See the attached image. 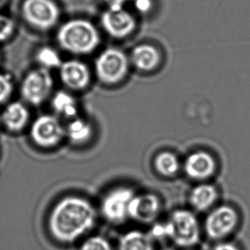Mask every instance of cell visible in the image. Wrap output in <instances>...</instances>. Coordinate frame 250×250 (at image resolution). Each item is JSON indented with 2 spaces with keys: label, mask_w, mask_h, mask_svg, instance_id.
I'll return each mask as SVG.
<instances>
[{
  "label": "cell",
  "mask_w": 250,
  "mask_h": 250,
  "mask_svg": "<svg viewBox=\"0 0 250 250\" xmlns=\"http://www.w3.org/2000/svg\"><path fill=\"white\" fill-rule=\"evenodd\" d=\"M29 120V112L20 102H14L3 110L1 121L10 132H20L26 127Z\"/></svg>",
  "instance_id": "15"
},
{
  "label": "cell",
  "mask_w": 250,
  "mask_h": 250,
  "mask_svg": "<svg viewBox=\"0 0 250 250\" xmlns=\"http://www.w3.org/2000/svg\"><path fill=\"white\" fill-rule=\"evenodd\" d=\"M213 250H239L237 245L229 242H220L215 245Z\"/></svg>",
  "instance_id": "26"
},
{
  "label": "cell",
  "mask_w": 250,
  "mask_h": 250,
  "mask_svg": "<svg viewBox=\"0 0 250 250\" xmlns=\"http://www.w3.org/2000/svg\"><path fill=\"white\" fill-rule=\"evenodd\" d=\"M135 194L128 187L113 189L104 197L101 213L105 220L112 224H122L129 218V208Z\"/></svg>",
  "instance_id": "7"
},
{
  "label": "cell",
  "mask_w": 250,
  "mask_h": 250,
  "mask_svg": "<svg viewBox=\"0 0 250 250\" xmlns=\"http://www.w3.org/2000/svg\"><path fill=\"white\" fill-rule=\"evenodd\" d=\"M134 6L139 12L147 13L152 7V0H134Z\"/></svg>",
  "instance_id": "25"
},
{
  "label": "cell",
  "mask_w": 250,
  "mask_h": 250,
  "mask_svg": "<svg viewBox=\"0 0 250 250\" xmlns=\"http://www.w3.org/2000/svg\"><path fill=\"white\" fill-rule=\"evenodd\" d=\"M13 91V83L6 75L0 74V104L6 102Z\"/></svg>",
  "instance_id": "23"
},
{
  "label": "cell",
  "mask_w": 250,
  "mask_h": 250,
  "mask_svg": "<svg viewBox=\"0 0 250 250\" xmlns=\"http://www.w3.org/2000/svg\"><path fill=\"white\" fill-rule=\"evenodd\" d=\"M38 62L45 69L60 68L62 64L60 55L53 48L44 46L40 49L36 56Z\"/></svg>",
  "instance_id": "21"
},
{
  "label": "cell",
  "mask_w": 250,
  "mask_h": 250,
  "mask_svg": "<svg viewBox=\"0 0 250 250\" xmlns=\"http://www.w3.org/2000/svg\"><path fill=\"white\" fill-rule=\"evenodd\" d=\"M156 172L164 177L175 175L179 168L178 157L170 151L159 153L154 160Z\"/></svg>",
  "instance_id": "20"
},
{
  "label": "cell",
  "mask_w": 250,
  "mask_h": 250,
  "mask_svg": "<svg viewBox=\"0 0 250 250\" xmlns=\"http://www.w3.org/2000/svg\"><path fill=\"white\" fill-rule=\"evenodd\" d=\"M57 39L63 50L75 55L91 53L100 42L98 30L85 20L67 21L59 28Z\"/></svg>",
  "instance_id": "3"
},
{
  "label": "cell",
  "mask_w": 250,
  "mask_h": 250,
  "mask_svg": "<svg viewBox=\"0 0 250 250\" xmlns=\"http://www.w3.org/2000/svg\"><path fill=\"white\" fill-rule=\"evenodd\" d=\"M157 227L154 229V235L167 237L178 247L188 249L199 243V221L189 210H176L170 215L166 223Z\"/></svg>",
  "instance_id": "2"
},
{
  "label": "cell",
  "mask_w": 250,
  "mask_h": 250,
  "mask_svg": "<svg viewBox=\"0 0 250 250\" xmlns=\"http://www.w3.org/2000/svg\"><path fill=\"white\" fill-rule=\"evenodd\" d=\"M118 250H155L152 240L140 230H130L119 241Z\"/></svg>",
  "instance_id": "17"
},
{
  "label": "cell",
  "mask_w": 250,
  "mask_h": 250,
  "mask_svg": "<svg viewBox=\"0 0 250 250\" xmlns=\"http://www.w3.org/2000/svg\"><path fill=\"white\" fill-rule=\"evenodd\" d=\"M66 136L73 144L82 145L87 142L92 135V126L82 118L72 119L66 127Z\"/></svg>",
  "instance_id": "19"
},
{
  "label": "cell",
  "mask_w": 250,
  "mask_h": 250,
  "mask_svg": "<svg viewBox=\"0 0 250 250\" xmlns=\"http://www.w3.org/2000/svg\"><path fill=\"white\" fill-rule=\"evenodd\" d=\"M8 2V0H0V9Z\"/></svg>",
  "instance_id": "28"
},
{
  "label": "cell",
  "mask_w": 250,
  "mask_h": 250,
  "mask_svg": "<svg viewBox=\"0 0 250 250\" xmlns=\"http://www.w3.org/2000/svg\"><path fill=\"white\" fill-rule=\"evenodd\" d=\"M53 86L54 82L50 71L44 68H37L24 78L21 92L25 101L32 105H40L50 97Z\"/></svg>",
  "instance_id": "5"
},
{
  "label": "cell",
  "mask_w": 250,
  "mask_h": 250,
  "mask_svg": "<svg viewBox=\"0 0 250 250\" xmlns=\"http://www.w3.org/2000/svg\"><path fill=\"white\" fill-rule=\"evenodd\" d=\"M31 139L42 148H52L58 146L66 137V129L55 115L39 116L30 129Z\"/></svg>",
  "instance_id": "8"
},
{
  "label": "cell",
  "mask_w": 250,
  "mask_h": 250,
  "mask_svg": "<svg viewBox=\"0 0 250 250\" xmlns=\"http://www.w3.org/2000/svg\"><path fill=\"white\" fill-rule=\"evenodd\" d=\"M238 223V214L229 205L213 208L205 220L204 229L208 237L213 240L223 239L233 232Z\"/></svg>",
  "instance_id": "9"
},
{
  "label": "cell",
  "mask_w": 250,
  "mask_h": 250,
  "mask_svg": "<svg viewBox=\"0 0 250 250\" xmlns=\"http://www.w3.org/2000/svg\"><path fill=\"white\" fill-rule=\"evenodd\" d=\"M15 30V23L9 17L0 15V41H6Z\"/></svg>",
  "instance_id": "24"
},
{
  "label": "cell",
  "mask_w": 250,
  "mask_h": 250,
  "mask_svg": "<svg viewBox=\"0 0 250 250\" xmlns=\"http://www.w3.org/2000/svg\"><path fill=\"white\" fill-rule=\"evenodd\" d=\"M0 121H1V118H0Z\"/></svg>",
  "instance_id": "29"
},
{
  "label": "cell",
  "mask_w": 250,
  "mask_h": 250,
  "mask_svg": "<svg viewBox=\"0 0 250 250\" xmlns=\"http://www.w3.org/2000/svg\"><path fill=\"white\" fill-rule=\"evenodd\" d=\"M185 172L190 179L205 180L214 174L216 163L213 156L206 151L199 150L193 152L185 162Z\"/></svg>",
  "instance_id": "13"
},
{
  "label": "cell",
  "mask_w": 250,
  "mask_h": 250,
  "mask_svg": "<svg viewBox=\"0 0 250 250\" xmlns=\"http://www.w3.org/2000/svg\"><path fill=\"white\" fill-rule=\"evenodd\" d=\"M51 106L56 113L65 118H75L78 113L77 102L67 91H58L52 98Z\"/></svg>",
  "instance_id": "18"
},
{
  "label": "cell",
  "mask_w": 250,
  "mask_h": 250,
  "mask_svg": "<svg viewBox=\"0 0 250 250\" xmlns=\"http://www.w3.org/2000/svg\"><path fill=\"white\" fill-rule=\"evenodd\" d=\"M80 250H113V248L105 237L91 236L82 243Z\"/></svg>",
  "instance_id": "22"
},
{
  "label": "cell",
  "mask_w": 250,
  "mask_h": 250,
  "mask_svg": "<svg viewBox=\"0 0 250 250\" xmlns=\"http://www.w3.org/2000/svg\"><path fill=\"white\" fill-rule=\"evenodd\" d=\"M96 220L97 212L91 202L81 196H68L52 208L48 229L58 243L73 244L94 227Z\"/></svg>",
  "instance_id": "1"
},
{
  "label": "cell",
  "mask_w": 250,
  "mask_h": 250,
  "mask_svg": "<svg viewBox=\"0 0 250 250\" xmlns=\"http://www.w3.org/2000/svg\"><path fill=\"white\" fill-rule=\"evenodd\" d=\"M218 190L210 184H200L189 193V201L194 209L204 212L210 209L218 199Z\"/></svg>",
  "instance_id": "16"
},
{
  "label": "cell",
  "mask_w": 250,
  "mask_h": 250,
  "mask_svg": "<svg viewBox=\"0 0 250 250\" xmlns=\"http://www.w3.org/2000/svg\"><path fill=\"white\" fill-rule=\"evenodd\" d=\"M102 25L110 36L122 39L132 34L136 21L132 15L124 9H108L103 14Z\"/></svg>",
  "instance_id": "11"
},
{
  "label": "cell",
  "mask_w": 250,
  "mask_h": 250,
  "mask_svg": "<svg viewBox=\"0 0 250 250\" xmlns=\"http://www.w3.org/2000/svg\"><path fill=\"white\" fill-rule=\"evenodd\" d=\"M59 75L62 84L75 91L84 90L91 81V74L86 64L76 59L62 62L59 68Z\"/></svg>",
  "instance_id": "12"
},
{
  "label": "cell",
  "mask_w": 250,
  "mask_h": 250,
  "mask_svg": "<svg viewBox=\"0 0 250 250\" xmlns=\"http://www.w3.org/2000/svg\"><path fill=\"white\" fill-rule=\"evenodd\" d=\"M131 62L140 71H152L160 64L161 55L158 50L150 44H139L132 51Z\"/></svg>",
  "instance_id": "14"
},
{
  "label": "cell",
  "mask_w": 250,
  "mask_h": 250,
  "mask_svg": "<svg viewBox=\"0 0 250 250\" xmlns=\"http://www.w3.org/2000/svg\"><path fill=\"white\" fill-rule=\"evenodd\" d=\"M21 11L25 20L41 30L53 27L60 16L58 5L52 0H25Z\"/></svg>",
  "instance_id": "6"
},
{
  "label": "cell",
  "mask_w": 250,
  "mask_h": 250,
  "mask_svg": "<svg viewBox=\"0 0 250 250\" xmlns=\"http://www.w3.org/2000/svg\"><path fill=\"white\" fill-rule=\"evenodd\" d=\"M161 208V201L155 194L135 195L129 208V218L139 223H152L159 216Z\"/></svg>",
  "instance_id": "10"
},
{
  "label": "cell",
  "mask_w": 250,
  "mask_h": 250,
  "mask_svg": "<svg viewBox=\"0 0 250 250\" xmlns=\"http://www.w3.org/2000/svg\"><path fill=\"white\" fill-rule=\"evenodd\" d=\"M108 3L109 9H123L129 0H105Z\"/></svg>",
  "instance_id": "27"
},
{
  "label": "cell",
  "mask_w": 250,
  "mask_h": 250,
  "mask_svg": "<svg viewBox=\"0 0 250 250\" xmlns=\"http://www.w3.org/2000/svg\"><path fill=\"white\" fill-rule=\"evenodd\" d=\"M95 70L102 83L118 84L128 73V58L118 48H108L96 59Z\"/></svg>",
  "instance_id": "4"
}]
</instances>
